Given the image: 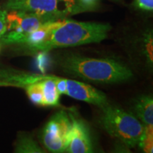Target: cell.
Masks as SVG:
<instances>
[{
	"mask_svg": "<svg viewBox=\"0 0 153 153\" xmlns=\"http://www.w3.org/2000/svg\"><path fill=\"white\" fill-rule=\"evenodd\" d=\"M111 27L108 24L80 22L67 18L44 24L28 33L7 31L0 41L20 44L31 53H47L57 48L99 43L106 38Z\"/></svg>",
	"mask_w": 153,
	"mask_h": 153,
	"instance_id": "1",
	"label": "cell"
},
{
	"mask_svg": "<svg viewBox=\"0 0 153 153\" xmlns=\"http://www.w3.org/2000/svg\"><path fill=\"white\" fill-rule=\"evenodd\" d=\"M53 60L62 73L93 83H122L133 76L127 65L111 57H90L65 51L57 53Z\"/></svg>",
	"mask_w": 153,
	"mask_h": 153,
	"instance_id": "2",
	"label": "cell"
},
{
	"mask_svg": "<svg viewBox=\"0 0 153 153\" xmlns=\"http://www.w3.org/2000/svg\"><path fill=\"white\" fill-rule=\"evenodd\" d=\"M101 109L99 123L110 136L127 148L142 147L146 129L132 113L109 103Z\"/></svg>",
	"mask_w": 153,
	"mask_h": 153,
	"instance_id": "3",
	"label": "cell"
},
{
	"mask_svg": "<svg viewBox=\"0 0 153 153\" xmlns=\"http://www.w3.org/2000/svg\"><path fill=\"white\" fill-rule=\"evenodd\" d=\"M72 122L69 113L60 110L53 114L42 128L39 139L51 152H65L70 142Z\"/></svg>",
	"mask_w": 153,
	"mask_h": 153,
	"instance_id": "4",
	"label": "cell"
},
{
	"mask_svg": "<svg viewBox=\"0 0 153 153\" xmlns=\"http://www.w3.org/2000/svg\"><path fill=\"white\" fill-rule=\"evenodd\" d=\"M126 37L121 42L133 64L149 72L152 71L153 41L152 30H147Z\"/></svg>",
	"mask_w": 153,
	"mask_h": 153,
	"instance_id": "5",
	"label": "cell"
},
{
	"mask_svg": "<svg viewBox=\"0 0 153 153\" xmlns=\"http://www.w3.org/2000/svg\"><path fill=\"white\" fill-rule=\"evenodd\" d=\"M4 9L22 11L55 19L67 18L74 11L60 0H7Z\"/></svg>",
	"mask_w": 153,
	"mask_h": 153,
	"instance_id": "6",
	"label": "cell"
},
{
	"mask_svg": "<svg viewBox=\"0 0 153 153\" xmlns=\"http://www.w3.org/2000/svg\"><path fill=\"white\" fill-rule=\"evenodd\" d=\"M72 122L70 142L65 150L69 153L93 152L94 143L91 134L87 123L76 114L70 110L68 112Z\"/></svg>",
	"mask_w": 153,
	"mask_h": 153,
	"instance_id": "7",
	"label": "cell"
},
{
	"mask_svg": "<svg viewBox=\"0 0 153 153\" xmlns=\"http://www.w3.org/2000/svg\"><path fill=\"white\" fill-rule=\"evenodd\" d=\"M131 111L145 126V136L142 147L145 152H152L153 140V98L152 96L142 95L133 99Z\"/></svg>",
	"mask_w": 153,
	"mask_h": 153,
	"instance_id": "8",
	"label": "cell"
},
{
	"mask_svg": "<svg viewBox=\"0 0 153 153\" xmlns=\"http://www.w3.org/2000/svg\"><path fill=\"white\" fill-rule=\"evenodd\" d=\"M51 16H41L22 11H7V31L28 33L33 31L47 23L57 20Z\"/></svg>",
	"mask_w": 153,
	"mask_h": 153,
	"instance_id": "9",
	"label": "cell"
},
{
	"mask_svg": "<svg viewBox=\"0 0 153 153\" xmlns=\"http://www.w3.org/2000/svg\"><path fill=\"white\" fill-rule=\"evenodd\" d=\"M33 76L34 79L39 80L41 82L44 95L45 106H59V99H60V94L57 91L56 85L53 81L52 75L34 74Z\"/></svg>",
	"mask_w": 153,
	"mask_h": 153,
	"instance_id": "10",
	"label": "cell"
},
{
	"mask_svg": "<svg viewBox=\"0 0 153 153\" xmlns=\"http://www.w3.org/2000/svg\"><path fill=\"white\" fill-rule=\"evenodd\" d=\"M16 152H45L31 137L24 135L19 137L16 144Z\"/></svg>",
	"mask_w": 153,
	"mask_h": 153,
	"instance_id": "11",
	"label": "cell"
},
{
	"mask_svg": "<svg viewBox=\"0 0 153 153\" xmlns=\"http://www.w3.org/2000/svg\"><path fill=\"white\" fill-rule=\"evenodd\" d=\"M133 6L135 9L147 12H152L153 0H133Z\"/></svg>",
	"mask_w": 153,
	"mask_h": 153,
	"instance_id": "12",
	"label": "cell"
},
{
	"mask_svg": "<svg viewBox=\"0 0 153 153\" xmlns=\"http://www.w3.org/2000/svg\"><path fill=\"white\" fill-rule=\"evenodd\" d=\"M7 11L4 9H0V39L7 30Z\"/></svg>",
	"mask_w": 153,
	"mask_h": 153,
	"instance_id": "13",
	"label": "cell"
},
{
	"mask_svg": "<svg viewBox=\"0 0 153 153\" xmlns=\"http://www.w3.org/2000/svg\"><path fill=\"white\" fill-rule=\"evenodd\" d=\"M88 1H89L91 4H93L94 6H96V4H97L98 0H88Z\"/></svg>",
	"mask_w": 153,
	"mask_h": 153,
	"instance_id": "14",
	"label": "cell"
}]
</instances>
